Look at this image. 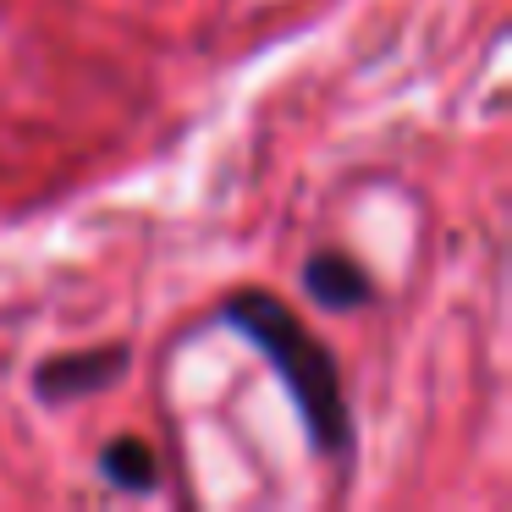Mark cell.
<instances>
[{
  "mask_svg": "<svg viewBox=\"0 0 512 512\" xmlns=\"http://www.w3.org/2000/svg\"><path fill=\"white\" fill-rule=\"evenodd\" d=\"M122 375H127V347H83V353L45 358L34 369V391L45 402H72V397H94V391L116 386Z\"/></svg>",
  "mask_w": 512,
  "mask_h": 512,
  "instance_id": "cell-2",
  "label": "cell"
},
{
  "mask_svg": "<svg viewBox=\"0 0 512 512\" xmlns=\"http://www.w3.org/2000/svg\"><path fill=\"white\" fill-rule=\"evenodd\" d=\"M221 320L270 358V369H276L281 386H287L309 441L320 446L325 457L347 463V457H353V408H347L342 364H336L331 347L292 314V303H281L276 292H265V287L232 292V298L221 303Z\"/></svg>",
  "mask_w": 512,
  "mask_h": 512,
  "instance_id": "cell-1",
  "label": "cell"
},
{
  "mask_svg": "<svg viewBox=\"0 0 512 512\" xmlns=\"http://www.w3.org/2000/svg\"><path fill=\"white\" fill-rule=\"evenodd\" d=\"M100 474L127 496H149L160 485V463L149 452V441H138V435H116L111 446H100Z\"/></svg>",
  "mask_w": 512,
  "mask_h": 512,
  "instance_id": "cell-4",
  "label": "cell"
},
{
  "mask_svg": "<svg viewBox=\"0 0 512 512\" xmlns=\"http://www.w3.org/2000/svg\"><path fill=\"white\" fill-rule=\"evenodd\" d=\"M303 292L325 309H364L375 303V281L358 259L336 254V248H320V254L303 259Z\"/></svg>",
  "mask_w": 512,
  "mask_h": 512,
  "instance_id": "cell-3",
  "label": "cell"
}]
</instances>
